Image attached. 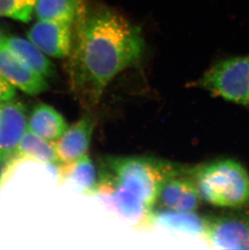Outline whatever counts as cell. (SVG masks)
Returning a JSON list of instances; mask_svg holds the SVG:
<instances>
[{"mask_svg":"<svg viewBox=\"0 0 249 250\" xmlns=\"http://www.w3.org/2000/svg\"><path fill=\"white\" fill-rule=\"evenodd\" d=\"M74 25L69 86L83 109L92 111L111 81L140 63L146 44L139 27L101 3L83 2Z\"/></svg>","mask_w":249,"mask_h":250,"instance_id":"obj_1","label":"cell"},{"mask_svg":"<svg viewBox=\"0 0 249 250\" xmlns=\"http://www.w3.org/2000/svg\"><path fill=\"white\" fill-rule=\"evenodd\" d=\"M183 170L170 162L150 157H108L104 161L99 177L131 193L153 208L165 181Z\"/></svg>","mask_w":249,"mask_h":250,"instance_id":"obj_2","label":"cell"},{"mask_svg":"<svg viewBox=\"0 0 249 250\" xmlns=\"http://www.w3.org/2000/svg\"><path fill=\"white\" fill-rule=\"evenodd\" d=\"M200 197L210 205L235 208L249 201V177L240 164L214 161L191 171Z\"/></svg>","mask_w":249,"mask_h":250,"instance_id":"obj_3","label":"cell"},{"mask_svg":"<svg viewBox=\"0 0 249 250\" xmlns=\"http://www.w3.org/2000/svg\"><path fill=\"white\" fill-rule=\"evenodd\" d=\"M199 83L214 96L249 106V56L233 57L214 64Z\"/></svg>","mask_w":249,"mask_h":250,"instance_id":"obj_4","label":"cell"},{"mask_svg":"<svg viewBox=\"0 0 249 250\" xmlns=\"http://www.w3.org/2000/svg\"><path fill=\"white\" fill-rule=\"evenodd\" d=\"M93 196L99 198L112 211L132 227L150 229L153 225V210L138 197L123 188L99 177Z\"/></svg>","mask_w":249,"mask_h":250,"instance_id":"obj_5","label":"cell"},{"mask_svg":"<svg viewBox=\"0 0 249 250\" xmlns=\"http://www.w3.org/2000/svg\"><path fill=\"white\" fill-rule=\"evenodd\" d=\"M74 23L59 21H38L28 31V39L45 55L64 59L71 53Z\"/></svg>","mask_w":249,"mask_h":250,"instance_id":"obj_6","label":"cell"},{"mask_svg":"<svg viewBox=\"0 0 249 250\" xmlns=\"http://www.w3.org/2000/svg\"><path fill=\"white\" fill-rule=\"evenodd\" d=\"M28 130L24 104L12 99L0 104V164L8 162Z\"/></svg>","mask_w":249,"mask_h":250,"instance_id":"obj_7","label":"cell"},{"mask_svg":"<svg viewBox=\"0 0 249 250\" xmlns=\"http://www.w3.org/2000/svg\"><path fill=\"white\" fill-rule=\"evenodd\" d=\"M0 75L15 88L32 96L49 88L46 78L31 68L4 43L0 46Z\"/></svg>","mask_w":249,"mask_h":250,"instance_id":"obj_8","label":"cell"},{"mask_svg":"<svg viewBox=\"0 0 249 250\" xmlns=\"http://www.w3.org/2000/svg\"><path fill=\"white\" fill-rule=\"evenodd\" d=\"M203 237L216 248L249 250V218L222 216L207 219Z\"/></svg>","mask_w":249,"mask_h":250,"instance_id":"obj_9","label":"cell"},{"mask_svg":"<svg viewBox=\"0 0 249 250\" xmlns=\"http://www.w3.org/2000/svg\"><path fill=\"white\" fill-rule=\"evenodd\" d=\"M96 124L97 119L92 111H87L54 142L59 162H71L87 153Z\"/></svg>","mask_w":249,"mask_h":250,"instance_id":"obj_10","label":"cell"},{"mask_svg":"<svg viewBox=\"0 0 249 250\" xmlns=\"http://www.w3.org/2000/svg\"><path fill=\"white\" fill-rule=\"evenodd\" d=\"M183 170L168 177L162 186L158 201L167 210L179 212H194L199 206L198 187L193 179L186 177Z\"/></svg>","mask_w":249,"mask_h":250,"instance_id":"obj_11","label":"cell"},{"mask_svg":"<svg viewBox=\"0 0 249 250\" xmlns=\"http://www.w3.org/2000/svg\"><path fill=\"white\" fill-rule=\"evenodd\" d=\"M55 166L60 182L72 185L85 195L93 196L99 182V173L87 154L71 162H59Z\"/></svg>","mask_w":249,"mask_h":250,"instance_id":"obj_12","label":"cell"},{"mask_svg":"<svg viewBox=\"0 0 249 250\" xmlns=\"http://www.w3.org/2000/svg\"><path fill=\"white\" fill-rule=\"evenodd\" d=\"M68 127L63 117L49 104L36 105L28 118V130L49 142L56 141Z\"/></svg>","mask_w":249,"mask_h":250,"instance_id":"obj_13","label":"cell"},{"mask_svg":"<svg viewBox=\"0 0 249 250\" xmlns=\"http://www.w3.org/2000/svg\"><path fill=\"white\" fill-rule=\"evenodd\" d=\"M23 161H31L44 165L59 163L54 142L42 139L30 130H26L17 151L10 159L9 166H16Z\"/></svg>","mask_w":249,"mask_h":250,"instance_id":"obj_14","label":"cell"},{"mask_svg":"<svg viewBox=\"0 0 249 250\" xmlns=\"http://www.w3.org/2000/svg\"><path fill=\"white\" fill-rule=\"evenodd\" d=\"M153 225L168 231L181 232L193 236H203L207 219L193 212H179L173 210L153 211Z\"/></svg>","mask_w":249,"mask_h":250,"instance_id":"obj_15","label":"cell"},{"mask_svg":"<svg viewBox=\"0 0 249 250\" xmlns=\"http://www.w3.org/2000/svg\"><path fill=\"white\" fill-rule=\"evenodd\" d=\"M5 45L17 54L31 68L45 78H54L56 70L44 53L30 41L20 37L6 38Z\"/></svg>","mask_w":249,"mask_h":250,"instance_id":"obj_16","label":"cell"},{"mask_svg":"<svg viewBox=\"0 0 249 250\" xmlns=\"http://www.w3.org/2000/svg\"><path fill=\"white\" fill-rule=\"evenodd\" d=\"M84 0H38L33 15L38 21L74 23Z\"/></svg>","mask_w":249,"mask_h":250,"instance_id":"obj_17","label":"cell"},{"mask_svg":"<svg viewBox=\"0 0 249 250\" xmlns=\"http://www.w3.org/2000/svg\"><path fill=\"white\" fill-rule=\"evenodd\" d=\"M38 0H0V17L23 23L30 21Z\"/></svg>","mask_w":249,"mask_h":250,"instance_id":"obj_18","label":"cell"},{"mask_svg":"<svg viewBox=\"0 0 249 250\" xmlns=\"http://www.w3.org/2000/svg\"><path fill=\"white\" fill-rule=\"evenodd\" d=\"M16 93V88L0 75V104L14 99Z\"/></svg>","mask_w":249,"mask_h":250,"instance_id":"obj_19","label":"cell"},{"mask_svg":"<svg viewBox=\"0 0 249 250\" xmlns=\"http://www.w3.org/2000/svg\"><path fill=\"white\" fill-rule=\"evenodd\" d=\"M6 36L4 35V33L1 30V28H0V46L4 43L5 39H6Z\"/></svg>","mask_w":249,"mask_h":250,"instance_id":"obj_20","label":"cell"}]
</instances>
